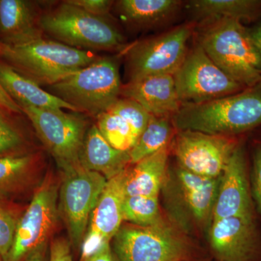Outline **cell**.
<instances>
[{
	"label": "cell",
	"mask_w": 261,
	"mask_h": 261,
	"mask_svg": "<svg viewBox=\"0 0 261 261\" xmlns=\"http://www.w3.org/2000/svg\"><path fill=\"white\" fill-rule=\"evenodd\" d=\"M173 121L178 130L225 137L253 129L261 125V82L219 99L182 104Z\"/></svg>",
	"instance_id": "1"
},
{
	"label": "cell",
	"mask_w": 261,
	"mask_h": 261,
	"mask_svg": "<svg viewBox=\"0 0 261 261\" xmlns=\"http://www.w3.org/2000/svg\"><path fill=\"white\" fill-rule=\"evenodd\" d=\"M198 44L221 70L245 88L261 82L260 53L240 20H208Z\"/></svg>",
	"instance_id": "2"
},
{
	"label": "cell",
	"mask_w": 261,
	"mask_h": 261,
	"mask_svg": "<svg viewBox=\"0 0 261 261\" xmlns=\"http://www.w3.org/2000/svg\"><path fill=\"white\" fill-rule=\"evenodd\" d=\"M95 53L42 39L18 46L1 44L5 63L40 87H49L97 61Z\"/></svg>",
	"instance_id": "3"
},
{
	"label": "cell",
	"mask_w": 261,
	"mask_h": 261,
	"mask_svg": "<svg viewBox=\"0 0 261 261\" xmlns=\"http://www.w3.org/2000/svg\"><path fill=\"white\" fill-rule=\"evenodd\" d=\"M44 34L58 42L82 50H125V38L107 17L89 14L78 7L62 2L43 12Z\"/></svg>",
	"instance_id": "4"
},
{
	"label": "cell",
	"mask_w": 261,
	"mask_h": 261,
	"mask_svg": "<svg viewBox=\"0 0 261 261\" xmlns=\"http://www.w3.org/2000/svg\"><path fill=\"white\" fill-rule=\"evenodd\" d=\"M122 86L118 58L99 56L92 64L47 89L79 112L97 117L119 99Z\"/></svg>",
	"instance_id": "5"
},
{
	"label": "cell",
	"mask_w": 261,
	"mask_h": 261,
	"mask_svg": "<svg viewBox=\"0 0 261 261\" xmlns=\"http://www.w3.org/2000/svg\"><path fill=\"white\" fill-rule=\"evenodd\" d=\"M63 173L81 168L80 155L88 122L82 113L19 106Z\"/></svg>",
	"instance_id": "6"
},
{
	"label": "cell",
	"mask_w": 261,
	"mask_h": 261,
	"mask_svg": "<svg viewBox=\"0 0 261 261\" xmlns=\"http://www.w3.org/2000/svg\"><path fill=\"white\" fill-rule=\"evenodd\" d=\"M192 27L185 24L125 49L128 82L154 75H173L183 63Z\"/></svg>",
	"instance_id": "7"
},
{
	"label": "cell",
	"mask_w": 261,
	"mask_h": 261,
	"mask_svg": "<svg viewBox=\"0 0 261 261\" xmlns=\"http://www.w3.org/2000/svg\"><path fill=\"white\" fill-rule=\"evenodd\" d=\"M173 78L181 105L214 100L247 89L221 70L199 44L188 50Z\"/></svg>",
	"instance_id": "8"
},
{
	"label": "cell",
	"mask_w": 261,
	"mask_h": 261,
	"mask_svg": "<svg viewBox=\"0 0 261 261\" xmlns=\"http://www.w3.org/2000/svg\"><path fill=\"white\" fill-rule=\"evenodd\" d=\"M113 241L119 261H182L189 253L186 241L166 223L151 227L121 226Z\"/></svg>",
	"instance_id": "9"
},
{
	"label": "cell",
	"mask_w": 261,
	"mask_h": 261,
	"mask_svg": "<svg viewBox=\"0 0 261 261\" xmlns=\"http://www.w3.org/2000/svg\"><path fill=\"white\" fill-rule=\"evenodd\" d=\"M108 180L100 173L81 167L64 175L59 191L58 210L68 229L70 243L81 247L89 219Z\"/></svg>",
	"instance_id": "10"
},
{
	"label": "cell",
	"mask_w": 261,
	"mask_h": 261,
	"mask_svg": "<svg viewBox=\"0 0 261 261\" xmlns=\"http://www.w3.org/2000/svg\"><path fill=\"white\" fill-rule=\"evenodd\" d=\"M58 186L45 180L33 197L23 216L18 219L14 240L5 261H20L47 244L58 221Z\"/></svg>",
	"instance_id": "11"
},
{
	"label": "cell",
	"mask_w": 261,
	"mask_h": 261,
	"mask_svg": "<svg viewBox=\"0 0 261 261\" xmlns=\"http://www.w3.org/2000/svg\"><path fill=\"white\" fill-rule=\"evenodd\" d=\"M238 142L231 137L179 130L173 150L179 166L199 176L219 178Z\"/></svg>",
	"instance_id": "12"
},
{
	"label": "cell",
	"mask_w": 261,
	"mask_h": 261,
	"mask_svg": "<svg viewBox=\"0 0 261 261\" xmlns=\"http://www.w3.org/2000/svg\"><path fill=\"white\" fill-rule=\"evenodd\" d=\"M255 210L245 147L238 144L220 178L213 220L255 218Z\"/></svg>",
	"instance_id": "13"
},
{
	"label": "cell",
	"mask_w": 261,
	"mask_h": 261,
	"mask_svg": "<svg viewBox=\"0 0 261 261\" xmlns=\"http://www.w3.org/2000/svg\"><path fill=\"white\" fill-rule=\"evenodd\" d=\"M127 168L108 180L91 214L87 232L81 246V260L104 244L111 243L121 227L123 221V202L126 197L125 178Z\"/></svg>",
	"instance_id": "14"
},
{
	"label": "cell",
	"mask_w": 261,
	"mask_h": 261,
	"mask_svg": "<svg viewBox=\"0 0 261 261\" xmlns=\"http://www.w3.org/2000/svg\"><path fill=\"white\" fill-rule=\"evenodd\" d=\"M256 218L235 217L213 220L209 242L220 261H252L261 245Z\"/></svg>",
	"instance_id": "15"
},
{
	"label": "cell",
	"mask_w": 261,
	"mask_h": 261,
	"mask_svg": "<svg viewBox=\"0 0 261 261\" xmlns=\"http://www.w3.org/2000/svg\"><path fill=\"white\" fill-rule=\"evenodd\" d=\"M43 12L28 0H0V44L18 46L44 37Z\"/></svg>",
	"instance_id": "16"
},
{
	"label": "cell",
	"mask_w": 261,
	"mask_h": 261,
	"mask_svg": "<svg viewBox=\"0 0 261 261\" xmlns=\"http://www.w3.org/2000/svg\"><path fill=\"white\" fill-rule=\"evenodd\" d=\"M133 99L156 117L174 116L181 108L173 75L143 77L122 86L121 96Z\"/></svg>",
	"instance_id": "17"
},
{
	"label": "cell",
	"mask_w": 261,
	"mask_h": 261,
	"mask_svg": "<svg viewBox=\"0 0 261 261\" xmlns=\"http://www.w3.org/2000/svg\"><path fill=\"white\" fill-rule=\"evenodd\" d=\"M80 162L81 167L100 173L108 181L130 166L129 152L113 148L94 124L84 137Z\"/></svg>",
	"instance_id": "18"
},
{
	"label": "cell",
	"mask_w": 261,
	"mask_h": 261,
	"mask_svg": "<svg viewBox=\"0 0 261 261\" xmlns=\"http://www.w3.org/2000/svg\"><path fill=\"white\" fill-rule=\"evenodd\" d=\"M0 85L18 106H29L39 109H65L79 112L74 107L44 90L39 84L20 74L4 61H0Z\"/></svg>",
	"instance_id": "19"
},
{
	"label": "cell",
	"mask_w": 261,
	"mask_h": 261,
	"mask_svg": "<svg viewBox=\"0 0 261 261\" xmlns=\"http://www.w3.org/2000/svg\"><path fill=\"white\" fill-rule=\"evenodd\" d=\"M220 178L199 176L179 166L176 168V182L184 204L197 222L203 223L213 217Z\"/></svg>",
	"instance_id": "20"
},
{
	"label": "cell",
	"mask_w": 261,
	"mask_h": 261,
	"mask_svg": "<svg viewBox=\"0 0 261 261\" xmlns=\"http://www.w3.org/2000/svg\"><path fill=\"white\" fill-rule=\"evenodd\" d=\"M168 147L128 168L125 178L126 196L159 197L167 173Z\"/></svg>",
	"instance_id": "21"
},
{
	"label": "cell",
	"mask_w": 261,
	"mask_h": 261,
	"mask_svg": "<svg viewBox=\"0 0 261 261\" xmlns=\"http://www.w3.org/2000/svg\"><path fill=\"white\" fill-rule=\"evenodd\" d=\"M180 4L176 0H120L114 3L122 20L139 28L152 27L171 18Z\"/></svg>",
	"instance_id": "22"
},
{
	"label": "cell",
	"mask_w": 261,
	"mask_h": 261,
	"mask_svg": "<svg viewBox=\"0 0 261 261\" xmlns=\"http://www.w3.org/2000/svg\"><path fill=\"white\" fill-rule=\"evenodd\" d=\"M189 8L198 18L211 20L233 18L241 21L255 18L261 11V1L256 0H194Z\"/></svg>",
	"instance_id": "23"
},
{
	"label": "cell",
	"mask_w": 261,
	"mask_h": 261,
	"mask_svg": "<svg viewBox=\"0 0 261 261\" xmlns=\"http://www.w3.org/2000/svg\"><path fill=\"white\" fill-rule=\"evenodd\" d=\"M172 135L170 118L152 116L143 133L130 150V166L168 147Z\"/></svg>",
	"instance_id": "24"
},
{
	"label": "cell",
	"mask_w": 261,
	"mask_h": 261,
	"mask_svg": "<svg viewBox=\"0 0 261 261\" xmlns=\"http://www.w3.org/2000/svg\"><path fill=\"white\" fill-rule=\"evenodd\" d=\"M123 221L141 227L165 224L160 208L159 197L126 196L123 202Z\"/></svg>",
	"instance_id": "25"
},
{
	"label": "cell",
	"mask_w": 261,
	"mask_h": 261,
	"mask_svg": "<svg viewBox=\"0 0 261 261\" xmlns=\"http://www.w3.org/2000/svg\"><path fill=\"white\" fill-rule=\"evenodd\" d=\"M96 118L98 129L113 148L122 152H130L137 143V140L132 128L121 116L108 111Z\"/></svg>",
	"instance_id": "26"
},
{
	"label": "cell",
	"mask_w": 261,
	"mask_h": 261,
	"mask_svg": "<svg viewBox=\"0 0 261 261\" xmlns=\"http://www.w3.org/2000/svg\"><path fill=\"white\" fill-rule=\"evenodd\" d=\"M108 111L116 113L128 123L137 142L152 118L145 108L128 98L120 97Z\"/></svg>",
	"instance_id": "27"
},
{
	"label": "cell",
	"mask_w": 261,
	"mask_h": 261,
	"mask_svg": "<svg viewBox=\"0 0 261 261\" xmlns=\"http://www.w3.org/2000/svg\"><path fill=\"white\" fill-rule=\"evenodd\" d=\"M33 163L29 154L0 158V192L15 186L27 176Z\"/></svg>",
	"instance_id": "28"
},
{
	"label": "cell",
	"mask_w": 261,
	"mask_h": 261,
	"mask_svg": "<svg viewBox=\"0 0 261 261\" xmlns=\"http://www.w3.org/2000/svg\"><path fill=\"white\" fill-rule=\"evenodd\" d=\"M18 221L11 211L0 204V258L3 261L11 249Z\"/></svg>",
	"instance_id": "29"
},
{
	"label": "cell",
	"mask_w": 261,
	"mask_h": 261,
	"mask_svg": "<svg viewBox=\"0 0 261 261\" xmlns=\"http://www.w3.org/2000/svg\"><path fill=\"white\" fill-rule=\"evenodd\" d=\"M21 136L0 109V154L8 153L21 145Z\"/></svg>",
	"instance_id": "30"
},
{
	"label": "cell",
	"mask_w": 261,
	"mask_h": 261,
	"mask_svg": "<svg viewBox=\"0 0 261 261\" xmlns=\"http://www.w3.org/2000/svg\"><path fill=\"white\" fill-rule=\"evenodd\" d=\"M249 174L252 199L261 220V142L254 147Z\"/></svg>",
	"instance_id": "31"
},
{
	"label": "cell",
	"mask_w": 261,
	"mask_h": 261,
	"mask_svg": "<svg viewBox=\"0 0 261 261\" xmlns=\"http://www.w3.org/2000/svg\"><path fill=\"white\" fill-rule=\"evenodd\" d=\"M70 5L78 7L97 16L107 17L112 9L115 2L111 0H65Z\"/></svg>",
	"instance_id": "32"
},
{
	"label": "cell",
	"mask_w": 261,
	"mask_h": 261,
	"mask_svg": "<svg viewBox=\"0 0 261 261\" xmlns=\"http://www.w3.org/2000/svg\"><path fill=\"white\" fill-rule=\"evenodd\" d=\"M49 261H73L70 244L65 239H56L49 248Z\"/></svg>",
	"instance_id": "33"
},
{
	"label": "cell",
	"mask_w": 261,
	"mask_h": 261,
	"mask_svg": "<svg viewBox=\"0 0 261 261\" xmlns=\"http://www.w3.org/2000/svg\"><path fill=\"white\" fill-rule=\"evenodd\" d=\"M81 261H119L113 251L111 243H106L93 253Z\"/></svg>",
	"instance_id": "34"
},
{
	"label": "cell",
	"mask_w": 261,
	"mask_h": 261,
	"mask_svg": "<svg viewBox=\"0 0 261 261\" xmlns=\"http://www.w3.org/2000/svg\"><path fill=\"white\" fill-rule=\"evenodd\" d=\"M0 107L4 108L9 112L22 113L21 109L18 105L7 94L0 85Z\"/></svg>",
	"instance_id": "35"
},
{
	"label": "cell",
	"mask_w": 261,
	"mask_h": 261,
	"mask_svg": "<svg viewBox=\"0 0 261 261\" xmlns=\"http://www.w3.org/2000/svg\"><path fill=\"white\" fill-rule=\"evenodd\" d=\"M49 250L47 244L39 247L25 257V261H49Z\"/></svg>",
	"instance_id": "36"
},
{
	"label": "cell",
	"mask_w": 261,
	"mask_h": 261,
	"mask_svg": "<svg viewBox=\"0 0 261 261\" xmlns=\"http://www.w3.org/2000/svg\"><path fill=\"white\" fill-rule=\"evenodd\" d=\"M248 32L252 42L261 54V21L254 28L248 29Z\"/></svg>",
	"instance_id": "37"
},
{
	"label": "cell",
	"mask_w": 261,
	"mask_h": 261,
	"mask_svg": "<svg viewBox=\"0 0 261 261\" xmlns=\"http://www.w3.org/2000/svg\"><path fill=\"white\" fill-rule=\"evenodd\" d=\"M0 57H1V44H0Z\"/></svg>",
	"instance_id": "38"
}]
</instances>
